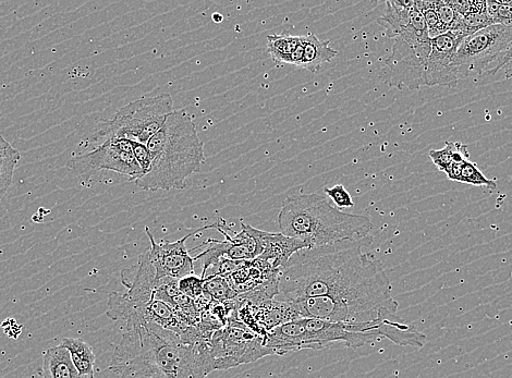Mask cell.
I'll use <instances>...</instances> for the list:
<instances>
[{
  "label": "cell",
  "instance_id": "cell-1",
  "mask_svg": "<svg viewBox=\"0 0 512 378\" xmlns=\"http://www.w3.org/2000/svg\"><path fill=\"white\" fill-rule=\"evenodd\" d=\"M361 240L304 249L292 255L279 275V297L300 319L333 323L404 324L383 264L362 249Z\"/></svg>",
  "mask_w": 512,
  "mask_h": 378
},
{
  "label": "cell",
  "instance_id": "cell-2",
  "mask_svg": "<svg viewBox=\"0 0 512 378\" xmlns=\"http://www.w3.org/2000/svg\"><path fill=\"white\" fill-rule=\"evenodd\" d=\"M109 370L116 378H206L215 371L211 340L191 344L160 326L130 320L124 323Z\"/></svg>",
  "mask_w": 512,
  "mask_h": 378
},
{
  "label": "cell",
  "instance_id": "cell-3",
  "mask_svg": "<svg viewBox=\"0 0 512 378\" xmlns=\"http://www.w3.org/2000/svg\"><path fill=\"white\" fill-rule=\"evenodd\" d=\"M152 167L148 174L134 181L143 191H170L187 188V179L201 172L204 143L197 125L185 111H175L148 144Z\"/></svg>",
  "mask_w": 512,
  "mask_h": 378
},
{
  "label": "cell",
  "instance_id": "cell-4",
  "mask_svg": "<svg viewBox=\"0 0 512 378\" xmlns=\"http://www.w3.org/2000/svg\"><path fill=\"white\" fill-rule=\"evenodd\" d=\"M277 223L282 234L307 243L310 249L368 238L373 228L368 217L341 212L318 193L291 195Z\"/></svg>",
  "mask_w": 512,
  "mask_h": 378
},
{
  "label": "cell",
  "instance_id": "cell-5",
  "mask_svg": "<svg viewBox=\"0 0 512 378\" xmlns=\"http://www.w3.org/2000/svg\"><path fill=\"white\" fill-rule=\"evenodd\" d=\"M408 328L409 325L390 323L349 324L298 319L274 328L267 334L265 346L273 356L279 357L303 349L322 350L335 343L358 349L382 338L400 346L405 343Z\"/></svg>",
  "mask_w": 512,
  "mask_h": 378
},
{
  "label": "cell",
  "instance_id": "cell-6",
  "mask_svg": "<svg viewBox=\"0 0 512 378\" xmlns=\"http://www.w3.org/2000/svg\"><path fill=\"white\" fill-rule=\"evenodd\" d=\"M173 112L172 95L144 96L120 108L112 119L102 121L92 136L80 145L77 154L88 152L111 139H126L146 145Z\"/></svg>",
  "mask_w": 512,
  "mask_h": 378
},
{
  "label": "cell",
  "instance_id": "cell-7",
  "mask_svg": "<svg viewBox=\"0 0 512 378\" xmlns=\"http://www.w3.org/2000/svg\"><path fill=\"white\" fill-rule=\"evenodd\" d=\"M512 43V28L493 24L460 44L456 54L459 79L477 78L489 73L504 58Z\"/></svg>",
  "mask_w": 512,
  "mask_h": 378
},
{
  "label": "cell",
  "instance_id": "cell-8",
  "mask_svg": "<svg viewBox=\"0 0 512 378\" xmlns=\"http://www.w3.org/2000/svg\"><path fill=\"white\" fill-rule=\"evenodd\" d=\"M214 370H229L273 356L265 346V338L255 334L238 319L236 312L228 323L214 333L211 339Z\"/></svg>",
  "mask_w": 512,
  "mask_h": 378
},
{
  "label": "cell",
  "instance_id": "cell-9",
  "mask_svg": "<svg viewBox=\"0 0 512 378\" xmlns=\"http://www.w3.org/2000/svg\"><path fill=\"white\" fill-rule=\"evenodd\" d=\"M67 168L79 178H90L101 170H112L132 182L142 177L131 141L126 139H111L88 152L75 154L67 163Z\"/></svg>",
  "mask_w": 512,
  "mask_h": 378
},
{
  "label": "cell",
  "instance_id": "cell-10",
  "mask_svg": "<svg viewBox=\"0 0 512 378\" xmlns=\"http://www.w3.org/2000/svg\"><path fill=\"white\" fill-rule=\"evenodd\" d=\"M431 42L394 39L392 54L384 62L389 87L412 91L426 87L425 67L431 53Z\"/></svg>",
  "mask_w": 512,
  "mask_h": 378
},
{
  "label": "cell",
  "instance_id": "cell-11",
  "mask_svg": "<svg viewBox=\"0 0 512 378\" xmlns=\"http://www.w3.org/2000/svg\"><path fill=\"white\" fill-rule=\"evenodd\" d=\"M241 227L239 234L229 236L227 230L230 228L223 218L218 219L215 229L225 237V240H207L200 246H205L206 250L194 258V261H202V278H205L210 267L217 266L224 260L234 262L251 261L259 258L263 253V248L260 242L251 234L249 225L241 223Z\"/></svg>",
  "mask_w": 512,
  "mask_h": 378
},
{
  "label": "cell",
  "instance_id": "cell-12",
  "mask_svg": "<svg viewBox=\"0 0 512 378\" xmlns=\"http://www.w3.org/2000/svg\"><path fill=\"white\" fill-rule=\"evenodd\" d=\"M216 223L203 226L194 230L193 233L175 242L157 243L149 227L145 228L151 247L145 251L150 262L152 263L158 280L163 278H174L180 280L190 275H194V258H191L186 247V242L194 235L201 233L207 229H215Z\"/></svg>",
  "mask_w": 512,
  "mask_h": 378
},
{
  "label": "cell",
  "instance_id": "cell-13",
  "mask_svg": "<svg viewBox=\"0 0 512 378\" xmlns=\"http://www.w3.org/2000/svg\"><path fill=\"white\" fill-rule=\"evenodd\" d=\"M466 38L465 33L449 31L432 40L431 53L425 67L426 87H457L460 79L456 54Z\"/></svg>",
  "mask_w": 512,
  "mask_h": 378
},
{
  "label": "cell",
  "instance_id": "cell-14",
  "mask_svg": "<svg viewBox=\"0 0 512 378\" xmlns=\"http://www.w3.org/2000/svg\"><path fill=\"white\" fill-rule=\"evenodd\" d=\"M249 229L263 248V253L260 255V258L271 263L274 270L277 271H283V268L288 264L292 255L301 250L310 249L307 243L295 238H290L282 233H267V231L255 229L250 225Z\"/></svg>",
  "mask_w": 512,
  "mask_h": 378
},
{
  "label": "cell",
  "instance_id": "cell-15",
  "mask_svg": "<svg viewBox=\"0 0 512 378\" xmlns=\"http://www.w3.org/2000/svg\"><path fill=\"white\" fill-rule=\"evenodd\" d=\"M301 40L303 43L301 69L318 72L323 64L331 63L338 54L329 46V41H322L315 34L301 36Z\"/></svg>",
  "mask_w": 512,
  "mask_h": 378
},
{
  "label": "cell",
  "instance_id": "cell-16",
  "mask_svg": "<svg viewBox=\"0 0 512 378\" xmlns=\"http://www.w3.org/2000/svg\"><path fill=\"white\" fill-rule=\"evenodd\" d=\"M44 378H81L69 351L62 345L47 349L43 355Z\"/></svg>",
  "mask_w": 512,
  "mask_h": 378
},
{
  "label": "cell",
  "instance_id": "cell-17",
  "mask_svg": "<svg viewBox=\"0 0 512 378\" xmlns=\"http://www.w3.org/2000/svg\"><path fill=\"white\" fill-rule=\"evenodd\" d=\"M443 173L446 174L449 180L460 182V184L481 187L489 192L494 191L497 187L495 181L487 178L481 172L478 165L469 160L450 165Z\"/></svg>",
  "mask_w": 512,
  "mask_h": 378
},
{
  "label": "cell",
  "instance_id": "cell-18",
  "mask_svg": "<svg viewBox=\"0 0 512 378\" xmlns=\"http://www.w3.org/2000/svg\"><path fill=\"white\" fill-rule=\"evenodd\" d=\"M457 10L465 26V33L469 36L484 28L493 26L487 15L486 2H450Z\"/></svg>",
  "mask_w": 512,
  "mask_h": 378
},
{
  "label": "cell",
  "instance_id": "cell-19",
  "mask_svg": "<svg viewBox=\"0 0 512 378\" xmlns=\"http://www.w3.org/2000/svg\"><path fill=\"white\" fill-rule=\"evenodd\" d=\"M62 346L70 353L73 364L81 378H94L96 356L93 348L78 338H65Z\"/></svg>",
  "mask_w": 512,
  "mask_h": 378
},
{
  "label": "cell",
  "instance_id": "cell-20",
  "mask_svg": "<svg viewBox=\"0 0 512 378\" xmlns=\"http://www.w3.org/2000/svg\"><path fill=\"white\" fill-rule=\"evenodd\" d=\"M301 43V36L289 33L267 36V51L277 64H291L292 55Z\"/></svg>",
  "mask_w": 512,
  "mask_h": 378
},
{
  "label": "cell",
  "instance_id": "cell-21",
  "mask_svg": "<svg viewBox=\"0 0 512 378\" xmlns=\"http://www.w3.org/2000/svg\"><path fill=\"white\" fill-rule=\"evenodd\" d=\"M430 157L434 165L444 172L446 168L455 163L469 160L468 146L459 142H446L442 150H432Z\"/></svg>",
  "mask_w": 512,
  "mask_h": 378
},
{
  "label": "cell",
  "instance_id": "cell-22",
  "mask_svg": "<svg viewBox=\"0 0 512 378\" xmlns=\"http://www.w3.org/2000/svg\"><path fill=\"white\" fill-rule=\"evenodd\" d=\"M20 157V152L10 143L0 151V201L4 199L14 180Z\"/></svg>",
  "mask_w": 512,
  "mask_h": 378
},
{
  "label": "cell",
  "instance_id": "cell-23",
  "mask_svg": "<svg viewBox=\"0 0 512 378\" xmlns=\"http://www.w3.org/2000/svg\"><path fill=\"white\" fill-rule=\"evenodd\" d=\"M239 295L230 286L228 279L222 275H211L205 278L204 298L215 302L235 300Z\"/></svg>",
  "mask_w": 512,
  "mask_h": 378
},
{
  "label": "cell",
  "instance_id": "cell-24",
  "mask_svg": "<svg viewBox=\"0 0 512 378\" xmlns=\"http://www.w3.org/2000/svg\"><path fill=\"white\" fill-rule=\"evenodd\" d=\"M432 6L448 32L459 31L465 33V26H463L462 19L450 2H442V0H440V2H432Z\"/></svg>",
  "mask_w": 512,
  "mask_h": 378
},
{
  "label": "cell",
  "instance_id": "cell-25",
  "mask_svg": "<svg viewBox=\"0 0 512 378\" xmlns=\"http://www.w3.org/2000/svg\"><path fill=\"white\" fill-rule=\"evenodd\" d=\"M416 5L424 18L431 40L448 32L443 26L440 18H438L432 6V2H416Z\"/></svg>",
  "mask_w": 512,
  "mask_h": 378
},
{
  "label": "cell",
  "instance_id": "cell-26",
  "mask_svg": "<svg viewBox=\"0 0 512 378\" xmlns=\"http://www.w3.org/2000/svg\"><path fill=\"white\" fill-rule=\"evenodd\" d=\"M486 9L493 24L512 28V2H486Z\"/></svg>",
  "mask_w": 512,
  "mask_h": 378
},
{
  "label": "cell",
  "instance_id": "cell-27",
  "mask_svg": "<svg viewBox=\"0 0 512 378\" xmlns=\"http://www.w3.org/2000/svg\"><path fill=\"white\" fill-rule=\"evenodd\" d=\"M205 278L197 275H190L182 278L178 282V286L182 294L192 300L204 298Z\"/></svg>",
  "mask_w": 512,
  "mask_h": 378
},
{
  "label": "cell",
  "instance_id": "cell-28",
  "mask_svg": "<svg viewBox=\"0 0 512 378\" xmlns=\"http://www.w3.org/2000/svg\"><path fill=\"white\" fill-rule=\"evenodd\" d=\"M324 192L333 200L338 209H347V207L355 206L350 193L344 186L338 185L333 188H325Z\"/></svg>",
  "mask_w": 512,
  "mask_h": 378
},
{
  "label": "cell",
  "instance_id": "cell-29",
  "mask_svg": "<svg viewBox=\"0 0 512 378\" xmlns=\"http://www.w3.org/2000/svg\"><path fill=\"white\" fill-rule=\"evenodd\" d=\"M134 157L142 169V176L148 174L152 167V156L148 146L138 142H131Z\"/></svg>",
  "mask_w": 512,
  "mask_h": 378
},
{
  "label": "cell",
  "instance_id": "cell-30",
  "mask_svg": "<svg viewBox=\"0 0 512 378\" xmlns=\"http://www.w3.org/2000/svg\"><path fill=\"white\" fill-rule=\"evenodd\" d=\"M499 71H503L506 79L512 78V43L501 62H499L498 65L489 73L490 75H497Z\"/></svg>",
  "mask_w": 512,
  "mask_h": 378
},
{
  "label": "cell",
  "instance_id": "cell-31",
  "mask_svg": "<svg viewBox=\"0 0 512 378\" xmlns=\"http://www.w3.org/2000/svg\"><path fill=\"white\" fill-rule=\"evenodd\" d=\"M4 332L10 338H18L21 334V325H19L15 320H7L2 325Z\"/></svg>",
  "mask_w": 512,
  "mask_h": 378
},
{
  "label": "cell",
  "instance_id": "cell-32",
  "mask_svg": "<svg viewBox=\"0 0 512 378\" xmlns=\"http://www.w3.org/2000/svg\"><path fill=\"white\" fill-rule=\"evenodd\" d=\"M8 143L9 142L3 136H0V151H2Z\"/></svg>",
  "mask_w": 512,
  "mask_h": 378
},
{
  "label": "cell",
  "instance_id": "cell-33",
  "mask_svg": "<svg viewBox=\"0 0 512 378\" xmlns=\"http://www.w3.org/2000/svg\"><path fill=\"white\" fill-rule=\"evenodd\" d=\"M212 19L213 21L219 23V22H222L223 21V16L222 15H219V14H214L212 16Z\"/></svg>",
  "mask_w": 512,
  "mask_h": 378
}]
</instances>
